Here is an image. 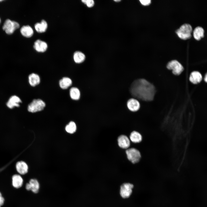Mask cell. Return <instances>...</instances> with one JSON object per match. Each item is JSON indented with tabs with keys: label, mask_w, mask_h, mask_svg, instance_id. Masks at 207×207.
Here are the masks:
<instances>
[{
	"label": "cell",
	"mask_w": 207,
	"mask_h": 207,
	"mask_svg": "<svg viewBox=\"0 0 207 207\" xmlns=\"http://www.w3.org/2000/svg\"><path fill=\"white\" fill-rule=\"evenodd\" d=\"M70 95L71 98L73 100H78L80 97V91L77 88L72 87L70 90Z\"/></svg>",
	"instance_id": "21"
},
{
	"label": "cell",
	"mask_w": 207,
	"mask_h": 207,
	"mask_svg": "<svg viewBox=\"0 0 207 207\" xmlns=\"http://www.w3.org/2000/svg\"><path fill=\"white\" fill-rule=\"evenodd\" d=\"M130 91L134 97L147 101L153 99L156 92L154 85L143 79H138L134 81L131 86Z\"/></svg>",
	"instance_id": "1"
},
{
	"label": "cell",
	"mask_w": 207,
	"mask_h": 207,
	"mask_svg": "<svg viewBox=\"0 0 207 207\" xmlns=\"http://www.w3.org/2000/svg\"><path fill=\"white\" fill-rule=\"evenodd\" d=\"M66 131L68 133L72 134L75 132L76 129V124L73 121L70 122L66 126Z\"/></svg>",
	"instance_id": "24"
},
{
	"label": "cell",
	"mask_w": 207,
	"mask_h": 207,
	"mask_svg": "<svg viewBox=\"0 0 207 207\" xmlns=\"http://www.w3.org/2000/svg\"><path fill=\"white\" fill-rule=\"evenodd\" d=\"M193 36L195 39L197 40H200L204 36V29L201 27H197L194 30Z\"/></svg>",
	"instance_id": "20"
},
{
	"label": "cell",
	"mask_w": 207,
	"mask_h": 207,
	"mask_svg": "<svg viewBox=\"0 0 207 207\" xmlns=\"http://www.w3.org/2000/svg\"><path fill=\"white\" fill-rule=\"evenodd\" d=\"M19 27L20 25L18 22L7 19L5 21L2 28L6 34H11Z\"/></svg>",
	"instance_id": "4"
},
{
	"label": "cell",
	"mask_w": 207,
	"mask_h": 207,
	"mask_svg": "<svg viewBox=\"0 0 207 207\" xmlns=\"http://www.w3.org/2000/svg\"><path fill=\"white\" fill-rule=\"evenodd\" d=\"M45 106V103L42 100L34 99L28 105V110L30 112L34 113L43 110Z\"/></svg>",
	"instance_id": "3"
},
{
	"label": "cell",
	"mask_w": 207,
	"mask_h": 207,
	"mask_svg": "<svg viewBox=\"0 0 207 207\" xmlns=\"http://www.w3.org/2000/svg\"><path fill=\"white\" fill-rule=\"evenodd\" d=\"M139 1L142 5L145 6L149 5L151 2L150 0H141Z\"/></svg>",
	"instance_id": "26"
},
{
	"label": "cell",
	"mask_w": 207,
	"mask_h": 207,
	"mask_svg": "<svg viewBox=\"0 0 207 207\" xmlns=\"http://www.w3.org/2000/svg\"><path fill=\"white\" fill-rule=\"evenodd\" d=\"M85 4L87 5L88 7H91L94 5V2L93 0H86Z\"/></svg>",
	"instance_id": "25"
},
{
	"label": "cell",
	"mask_w": 207,
	"mask_h": 207,
	"mask_svg": "<svg viewBox=\"0 0 207 207\" xmlns=\"http://www.w3.org/2000/svg\"><path fill=\"white\" fill-rule=\"evenodd\" d=\"M18 172L20 174L24 175L28 172V166L26 163L23 161L17 162L16 165Z\"/></svg>",
	"instance_id": "13"
},
{
	"label": "cell",
	"mask_w": 207,
	"mask_h": 207,
	"mask_svg": "<svg viewBox=\"0 0 207 207\" xmlns=\"http://www.w3.org/2000/svg\"><path fill=\"white\" fill-rule=\"evenodd\" d=\"M85 58L84 54L79 51H76L74 53L73 59L75 62L80 64L84 62Z\"/></svg>",
	"instance_id": "22"
},
{
	"label": "cell",
	"mask_w": 207,
	"mask_h": 207,
	"mask_svg": "<svg viewBox=\"0 0 207 207\" xmlns=\"http://www.w3.org/2000/svg\"><path fill=\"white\" fill-rule=\"evenodd\" d=\"M119 146L123 149H126L130 145V141L129 138L126 135H121L118 139Z\"/></svg>",
	"instance_id": "12"
},
{
	"label": "cell",
	"mask_w": 207,
	"mask_h": 207,
	"mask_svg": "<svg viewBox=\"0 0 207 207\" xmlns=\"http://www.w3.org/2000/svg\"><path fill=\"white\" fill-rule=\"evenodd\" d=\"M126 153L128 159L133 163H137L140 159V153L135 148H132L127 149L126 151Z\"/></svg>",
	"instance_id": "5"
},
{
	"label": "cell",
	"mask_w": 207,
	"mask_h": 207,
	"mask_svg": "<svg viewBox=\"0 0 207 207\" xmlns=\"http://www.w3.org/2000/svg\"><path fill=\"white\" fill-rule=\"evenodd\" d=\"M1 22V18H0V24Z\"/></svg>",
	"instance_id": "30"
},
{
	"label": "cell",
	"mask_w": 207,
	"mask_h": 207,
	"mask_svg": "<svg viewBox=\"0 0 207 207\" xmlns=\"http://www.w3.org/2000/svg\"><path fill=\"white\" fill-rule=\"evenodd\" d=\"M133 187V185L129 183L122 184L120 189V193L121 197L123 198H129L132 193Z\"/></svg>",
	"instance_id": "6"
},
{
	"label": "cell",
	"mask_w": 207,
	"mask_h": 207,
	"mask_svg": "<svg viewBox=\"0 0 207 207\" xmlns=\"http://www.w3.org/2000/svg\"><path fill=\"white\" fill-rule=\"evenodd\" d=\"M4 201V198L2 197L1 193L0 192V207L3 204Z\"/></svg>",
	"instance_id": "27"
},
{
	"label": "cell",
	"mask_w": 207,
	"mask_h": 207,
	"mask_svg": "<svg viewBox=\"0 0 207 207\" xmlns=\"http://www.w3.org/2000/svg\"><path fill=\"white\" fill-rule=\"evenodd\" d=\"M72 83L71 79L68 77H64L59 82V85L61 88L63 89H68Z\"/></svg>",
	"instance_id": "17"
},
{
	"label": "cell",
	"mask_w": 207,
	"mask_h": 207,
	"mask_svg": "<svg viewBox=\"0 0 207 207\" xmlns=\"http://www.w3.org/2000/svg\"><path fill=\"white\" fill-rule=\"evenodd\" d=\"M202 79V75L199 72L197 71L192 72L189 77L190 81L194 84H196L200 82Z\"/></svg>",
	"instance_id": "16"
},
{
	"label": "cell",
	"mask_w": 207,
	"mask_h": 207,
	"mask_svg": "<svg viewBox=\"0 0 207 207\" xmlns=\"http://www.w3.org/2000/svg\"><path fill=\"white\" fill-rule=\"evenodd\" d=\"M12 182L13 186L15 188L20 187L23 183V179L22 177L18 175H15L12 177Z\"/></svg>",
	"instance_id": "19"
},
{
	"label": "cell",
	"mask_w": 207,
	"mask_h": 207,
	"mask_svg": "<svg viewBox=\"0 0 207 207\" xmlns=\"http://www.w3.org/2000/svg\"><path fill=\"white\" fill-rule=\"evenodd\" d=\"M20 32L23 36L27 38L31 37L34 33L33 29L29 25L22 26L20 29Z\"/></svg>",
	"instance_id": "15"
},
{
	"label": "cell",
	"mask_w": 207,
	"mask_h": 207,
	"mask_svg": "<svg viewBox=\"0 0 207 207\" xmlns=\"http://www.w3.org/2000/svg\"><path fill=\"white\" fill-rule=\"evenodd\" d=\"M34 27L36 31L39 33L45 32L47 28V24L45 20H41L40 22L36 23L34 25Z\"/></svg>",
	"instance_id": "18"
},
{
	"label": "cell",
	"mask_w": 207,
	"mask_h": 207,
	"mask_svg": "<svg viewBox=\"0 0 207 207\" xmlns=\"http://www.w3.org/2000/svg\"><path fill=\"white\" fill-rule=\"evenodd\" d=\"M114 1H116V2H119V1H120V0H114Z\"/></svg>",
	"instance_id": "29"
},
{
	"label": "cell",
	"mask_w": 207,
	"mask_h": 207,
	"mask_svg": "<svg viewBox=\"0 0 207 207\" xmlns=\"http://www.w3.org/2000/svg\"><path fill=\"white\" fill-rule=\"evenodd\" d=\"M127 106L129 109L132 112H136L138 110L140 107L139 102L134 98L129 99L127 102Z\"/></svg>",
	"instance_id": "11"
},
{
	"label": "cell",
	"mask_w": 207,
	"mask_h": 207,
	"mask_svg": "<svg viewBox=\"0 0 207 207\" xmlns=\"http://www.w3.org/2000/svg\"><path fill=\"white\" fill-rule=\"evenodd\" d=\"M22 102L20 98L16 95L11 96L6 103V106L9 108L12 109L15 107H19Z\"/></svg>",
	"instance_id": "9"
},
{
	"label": "cell",
	"mask_w": 207,
	"mask_h": 207,
	"mask_svg": "<svg viewBox=\"0 0 207 207\" xmlns=\"http://www.w3.org/2000/svg\"><path fill=\"white\" fill-rule=\"evenodd\" d=\"M131 140L134 143H139L142 140V137L141 135L136 131H133L130 136Z\"/></svg>",
	"instance_id": "23"
},
{
	"label": "cell",
	"mask_w": 207,
	"mask_h": 207,
	"mask_svg": "<svg viewBox=\"0 0 207 207\" xmlns=\"http://www.w3.org/2000/svg\"><path fill=\"white\" fill-rule=\"evenodd\" d=\"M28 82L30 85L32 87H35L39 84L40 78L37 74L32 73L30 74L28 77Z\"/></svg>",
	"instance_id": "14"
},
{
	"label": "cell",
	"mask_w": 207,
	"mask_h": 207,
	"mask_svg": "<svg viewBox=\"0 0 207 207\" xmlns=\"http://www.w3.org/2000/svg\"><path fill=\"white\" fill-rule=\"evenodd\" d=\"M40 187L39 184L36 179H32L30 180L28 183L26 185V188L27 190H31L34 193H37Z\"/></svg>",
	"instance_id": "8"
},
{
	"label": "cell",
	"mask_w": 207,
	"mask_h": 207,
	"mask_svg": "<svg viewBox=\"0 0 207 207\" xmlns=\"http://www.w3.org/2000/svg\"><path fill=\"white\" fill-rule=\"evenodd\" d=\"M204 80L207 83V73L206 74L205 76Z\"/></svg>",
	"instance_id": "28"
},
{
	"label": "cell",
	"mask_w": 207,
	"mask_h": 207,
	"mask_svg": "<svg viewBox=\"0 0 207 207\" xmlns=\"http://www.w3.org/2000/svg\"><path fill=\"white\" fill-rule=\"evenodd\" d=\"M192 30V27L190 24H185L176 30V33L180 39L186 40L190 38L191 37Z\"/></svg>",
	"instance_id": "2"
},
{
	"label": "cell",
	"mask_w": 207,
	"mask_h": 207,
	"mask_svg": "<svg viewBox=\"0 0 207 207\" xmlns=\"http://www.w3.org/2000/svg\"><path fill=\"white\" fill-rule=\"evenodd\" d=\"M48 47L47 45L45 42L39 39L37 40L34 45V49L39 52H44L46 51Z\"/></svg>",
	"instance_id": "10"
},
{
	"label": "cell",
	"mask_w": 207,
	"mask_h": 207,
	"mask_svg": "<svg viewBox=\"0 0 207 207\" xmlns=\"http://www.w3.org/2000/svg\"><path fill=\"white\" fill-rule=\"evenodd\" d=\"M166 67L168 69L172 70L173 73L175 75L180 74L184 69L182 65L177 61L175 60L169 62Z\"/></svg>",
	"instance_id": "7"
}]
</instances>
